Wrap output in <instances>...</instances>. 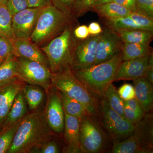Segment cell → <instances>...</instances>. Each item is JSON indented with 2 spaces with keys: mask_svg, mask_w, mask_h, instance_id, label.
<instances>
[{
  "mask_svg": "<svg viewBox=\"0 0 153 153\" xmlns=\"http://www.w3.org/2000/svg\"><path fill=\"white\" fill-rule=\"evenodd\" d=\"M54 132L47 123L44 111L28 113L20 122L7 153H30L53 138Z\"/></svg>",
  "mask_w": 153,
  "mask_h": 153,
  "instance_id": "6da1fadb",
  "label": "cell"
},
{
  "mask_svg": "<svg viewBox=\"0 0 153 153\" xmlns=\"http://www.w3.org/2000/svg\"><path fill=\"white\" fill-rule=\"evenodd\" d=\"M77 25L76 20L49 43L40 47L47 57L52 73L71 68L74 48L78 40L74 35V28Z\"/></svg>",
  "mask_w": 153,
  "mask_h": 153,
  "instance_id": "7a4b0ae2",
  "label": "cell"
},
{
  "mask_svg": "<svg viewBox=\"0 0 153 153\" xmlns=\"http://www.w3.org/2000/svg\"><path fill=\"white\" fill-rule=\"evenodd\" d=\"M76 18L65 13L53 5L41 10L35 30L30 38L40 48L59 35Z\"/></svg>",
  "mask_w": 153,
  "mask_h": 153,
  "instance_id": "3957f363",
  "label": "cell"
},
{
  "mask_svg": "<svg viewBox=\"0 0 153 153\" xmlns=\"http://www.w3.org/2000/svg\"><path fill=\"white\" fill-rule=\"evenodd\" d=\"M122 50L109 60L88 68L71 70L73 74L94 94L102 96L112 83L122 59Z\"/></svg>",
  "mask_w": 153,
  "mask_h": 153,
  "instance_id": "277c9868",
  "label": "cell"
},
{
  "mask_svg": "<svg viewBox=\"0 0 153 153\" xmlns=\"http://www.w3.org/2000/svg\"><path fill=\"white\" fill-rule=\"evenodd\" d=\"M52 86L82 103L89 114H98V103L94 94L76 78L71 68L52 73Z\"/></svg>",
  "mask_w": 153,
  "mask_h": 153,
  "instance_id": "5b68a950",
  "label": "cell"
},
{
  "mask_svg": "<svg viewBox=\"0 0 153 153\" xmlns=\"http://www.w3.org/2000/svg\"><path fill=\"white\" fill-rule=\"evenodd\" d=\"M16 73L18 79L42 88L47 94L52 87V73L50 69L36 61L17 57Z\"/></svg>",
  "mask_w": 153,
  "mask_h": 153,
  "instance_id": "8992f818",
  "label": "cell"
},
{
  "mask_svg": "<svg viewBox=\"0 0 153 153\" xmlns=\"http://www.w3.org/2000/svg\"><path fill=\"white\" fill-rule=\"evenodd\" d=\"M101 96L102 98L98 104V114L106 131L115 141H120L131 136L134 124L111 109L104 97Z\"/></svg>",
  "mask_w": 153,
  "mask_h": 153,
  "instance_id": "52a82bcc",
  "label": "cell"
},
{
  "mask_svg": "<svg viewBox=\"0 0 153 153\" xmlns=\"http://www.w3.org/2000/svg\"><path fill=\"white\" fill-rule=\"evenodd\" d=\"M91 116L87 114L79 120L81 153H98L105 143L104 133Z\"/></svg>",
  "mask_w": 153,
  "mask_h": 153,
  "instance_id": "ba28073f",
  "label": "cell"
},
{
  "mask_svg": "<svg viewBox=\"0 0 153 153\" xmlns=\"http://www.w3.org/2000/svg\"><path fill=\"white\" fill-rule=\"evenodd\" d=\"M101 34L77 40L74 48L71 70L82 69L92 66L96 55L97 47Z\"/></svg>",
  "mask_w": 153,
  "mask_h": 153,
  "instance_id": "9c48e42d",
  "label": "cell"
},
{
  "mask_svg": "<svg viewBox=\"0 0 153 153\" xmlns=\"http://www.w3.org/2000/svg\"><path fill=\"white\" fill-rule=\"evenodd\" d=\"M48 95L44 114L52 131L60 134L63 132L65 125V114L58 91L52 86Z\"/></svg>",
  "mask_w": 153,
  "mask_h": 153,
  "instance_id": "30bf717a",
  "label": "cell"
},
{
  "mask_svg": "<svg viewBox=\"0 0 153 153\" xmlns=\"http://www.w3.org/2000/svg\"><path fill=\"white\" fill-rule=\"evenodd\" d=\"M123 42L114 30L107 27L102 31L97 43L93 65L104 62L122 50Z\"/></svg>",
  "mask_w": 153,
  "mask_h": 153,
  "instance_id": "8fae6325",
  "label": "cell"
},
{
  "mask_svg": "<svg viewBox=\"0 0 153 153\" xmlns=\"http://www.w3.org/2000/svg\"><path fill=\"white\" fill-rule=\"evenodd\" d=\"M42 8H27L12 16V30L15 38L30 39Z\"/></svg>",
  "mask_w": 153,
  "mask_h": 153,
  "instance_id": "7c38bea8",
  "label": "cell"
},
{
  "mask_svg": "<svg viewBox=\"0 0 153 153\" xmlns=\"http://www.w3.org/2000/svg\"><path fill=\"white\" fill-rule=\"evenodd\" d=\"M153 64V54L140 58L122 61L115 75L114 81L132 80L145 76L149 66Z\"/></svg>",
  "mask_w": 153,
  "mask_h": 153,
  "instance_id": "4fadbf2b",
  "label": "cell"
},
{
  "mask_svg": "<svg viewBox=\"0 0 153 153\" xmlns=\"http://www.w3.org/2000/svg\"><path fill=\"white\" fill-rule=\"evenodd\" d=\"M108 27L114 30H139L153 32V18L138 12H132L128 16L114 19H103Z\"/></svg>",
  "mask_w": 153,
  "mask_h": 153,
  "instance_id": "5bb4252c",
  "label": "cell"
},
{
  "mask_svg": "<svg viewBox=\"0 0 153 153\" xmlns=\"http://www.w3.org/2000/svg\"><path fill=\"white\" fill-rule=\"evenodd\" d=\"M11 41L13 46L14 55L36 61L49 68V62L46 55L30 39L15 38Z\"/></svg>",
  "mask_w": 153,
  "mask_h": 153,
  "instance_id": "9a60e30c",
  "label": "cell"
},
{
  "mask_svg": "<svg viewBox=\"0 0 153 153\" xmlns=\"http://www.w3.org/2000/svg\"><path fill=\"white\" fill-rule=\"evenodd\" d=\"M65 114L63 152L81 153L80 144V121L79 119Z\"/></svg>",
  "mask_w": 153,
  "mask_h": 153,
  "instance_id": "2e32d148",
  "label": "cell"
},
{
  "mask_svg": "<svg viewBox=\"0 0 153 153\" xmlns=\"http://www.w3.org/2000/svg\"><path fill=\"white\" fill-rule=\"evenodd\" d=\"M25 84L22 80L17 79L0 87V129L2 128L16 96Z\"/></svg>",
  "mask_w": 153,
  "mask_h": 153,
  "instance_id": "e0dca14e",
  "label": "cell"
},
{
  "mask_svg": "<svg viewBox=\"0 0 153 153\" xmlns=\"http://www.w3.org/2000/svg\"><path fill=\"white\" fill-rule=\"evenodd\" d=\"M135 98L145 113L150 112L153 107V84L145 76L133 80Z\"/></svg>",
  "mask_w": 153,
  "mask_h": 153,
  "instance_id": "ac0fdd59",
  "label": "cell"
},
{
  "mask_svg": "<svg viewBox=\"0 0 153 153\" xmlns=\"http://www.w3.org/2000/svg\"><path fill=\"white\" fill-rule=\"evenodd\" d=\"M149 112L145 114L142 119L134 124L132 135L143 146L153 149V118Z\"/></svg>",
  "mask_w": 153,
  "mask_h": 153,
  "instance_id": "d6986e66",
  "label": "cell"
},
{
  "mask_svg": "<svg viewBox=\"0 0 153 153\" xmlns=\"http://www.w3.org/2000/svg\"><path fill=\"white\" fill-rule=\"evenodd\" d=\"M22 90L16 96L2 128H9L18 123L27 114V105Z\"/></svg>",
  "mask_w": 153,
  "mask_h": 153,
  "instance_id": "ffe728a7",
  "label": "cell"
},
{
  "mask_svg": "<svg viewBox=\"0 0 153 153\" xmlns=\"http://www.w3.org/2000/svg\"><path fill=\"white\" fill-rule=\"evenodd\" d=\"M91 10L94 11L103 19H114L128 16L132 12L119 4L111 2L94 6Z\"/></svg>",
  "mask_w": 153,
  "mask_h": 153,
  "instance_id": "44dd1931",
  "label": "cell"
},
{
  "mask_svg": "<svg viewBox=\"0 0 153 153\" xmlns=\"http://www.w3.org/2000/svg\"><path fill=\"white\" fill-rule=\"evenodd\" d=\"M111 153H152L153 149L143 146L132 134L123 141H114Z\"/></svg>",
  "mask_w": 153,
  "mask_h": 153,
  "instance_id": "7402d4cb",
  "label": "cell"
},
{
  "mask_svg": "<svg viewBox=\"0 0 153 153\" xmlns=\"http://www.w3.org/2000/svg\"><path fill=\"white\" fill-rule=\"evenodd\" d=\"M122 61H125L140 58L153 54V49L150 44L123 42L122 48Z\"/></svg>",
  "mask_w": 153,
  "mask_h": 153,
  "instance_id": "603a6c76",
  "label": "cell"
},
{
  "mask_svg": "<svg viewBox=\"0 0 153 153\" xmlns=\"http://www.w3.org/2000/svg\"><path fill=\"white\" fill-rule=\"evenodd\" d=\"M114 31L124 43L150 44L152 41L153 32L147 30H120Z\"/></svg>",
  "mask_w": 153,
  "mask_h": 153,
  "instance_id": "cb8c5ba5",
  "label": "cell"
},
{
  "mask_svg": "<svg viewBox=\"0 0 153 153\" xmlns=\"http://www.w3.org/2000/svg\"><path fill=\"white\" fill-rule=\"evenodd\" d=\"M41 88L26 83L22 88L28 108L32 112L36 111L44 100V94Z\"/></svg>",
  "mask_w": 153,
  "mask_h": 153,
  "instance_id": "d4e9b609",
  "label": "cell"
},
{
  "mask_svg": "<svg viewBox=\"0 0 153 153\" xmlns=\"http://www.w3.org/2000/svg\"><path fill=\"white\" fill-rule=\"evenodd\" d=\"M58 91L64 112L69 115L77 118L79 120L86 115L89 114L85 106L82 103L71 98L61 91Z\"/></svg>",
  "mask_w": 153,
  "mask_h": 153,
  "instance_id": "484cf974",
  "label": "cell"
},
{
  "mask_svg": "<svg viewBox=\"0 0 153 153\" xmlns=\"http://www.w3.org/2000/svg\"><path fill=\"white\" fill-rule=\"evenodd\" d=\"M17 58L13 55L0 66V87L19 79L16 73Z\"/></svg>",
  "mask_w": 153,
  "mask_h": 153,
  "instance_id": "4316f807",
  "label": "cell"
},
{
  "mask_svg": "<svg viewBox=\"0 0 153 153\" xmlns=\"http://www.w3.org/2000/svg\"><path fill=\"white\" fill-rule=\"evenodd\" d=\"M106 99L111 108L122 116L124 115V100L120 97L118 91L111 83L105 89L102 95Z\"/></svg>",
  "mask_w": 153,
  "mask_h": 153,
  "instance_id": "83f0119b",
  "label": "cell"
},
{
  "mask_svg": "<svg viewBox=\"0 0 153 153\" xmlns=\"http://www.w3.org/2000/svg\"><path fill=\"white\" fill-rule=\"evenodd\" d=\"M145 114L135 98L124 102V117L132 123L138 122Z\"/></svg>",
  "mask_w": 153,
  "mask_h": 153,
  "instance_id": "f1b7e54d",
  "label": "cell"
},
{
  "mask_svg": "<svg viewBox=\"0 0 153 153\" xmlns=\"http://www.w3.org/2000/svg\"><path fill=\"white\" fill-rule=\"evenodd\" d=\"M12 16L6 5H0V37L8 38H15L12 27Z\"/></svg>",
  "mask_w": 153,
  "mask_h": 153,
  "instance_id": "f546056e",
  "label": "cell"
},
{
  "mask_svg": "<svg viewBox=\"0 0 153 153\" xmlns=\"http://www.w3.org/2000/svg\"><path fill=\"white\" fill-rule=\"evenodd\" d=\"M21 121L10 127L0 129V153H7Z\"/></svg>",
  "mask_w": 153,
  "mask_h": 153,
  "instance_id": "4dcf8cb0",
  "label": "cell"
},
{
  "mask_svg": "<svg viewBox=\"0 0 153 153\" xmlns=\"http://www.w3.org/2000/svg\"><path fill=\"white\" fill-rule=\"evenodd\" d=\"M13 52V46L11 40L0 37V66L14 55Z\"/></svg>",
  "mask_w": 153,
  "mask_h": 153,
  "instance_id": "1f68e13d",
  "label": "cell"
},
{
  "mask_svg": "<svg viewBox=\"0 0 153 153\" xmlns=\"http://www.w3.org/2000/svg\"><path fill=\"white\" fill-rule=\"evenodd\" d=\"M52 5L60 10L75 17L76 0H52Z\"/></svg>",
  "mask_w": 153,
  "mask_h": 153,
  "instance_id": "d6a6232c",
  "label": "cell"
},
{
  "mask_svg": "<svg viewBox=\"0 0 153 153\" xmlns=\"http://www.w3.org/2000/svg\"><path fill=\"white\" fill-rule=\"evenodd\" d=\"M59 146L56 141L53 139L48 140L37 147L31 153H60Z\"/></svg>",
  "mask_w": 153,
  "mask_h": 153,
  "instance_id": "836d02e7",
  "label": "cell"
},
{
  "mask_svg": "<svg viewBox=\"0 0 153 153\" xmlns=\"http://www.w3.org/2000/svg\"><path fill=\"white\" fill-rule=\"evenodd\" d=\"M6 7L13 16L17 13L28 8V0H8Z\"/></svg>",
  "mask_w": 153,
  "mask_h": 153,
  "instance_id": "e575fe53",
  "label": "cell"
},
{
  "mask_svg": "<svg viewBox=\"0 0 153 153\" xmlns=\"http://www.w3.org/2000/svg\"><path fill=\"white\" fill-rule=\"evenodd\" d=\"M137 12L153 18V0H136Z\"/></svg>",
  "mask_w": 153,
  "mask_h": 153,
  "instance_id": "d590c367",
  "label": "cell"
},
{
  "mask_svg": "<svg viewBox=\"0 0 153 153\" xmlns=\"http://www.w3.org/2000/svg\"><path fill=\"white\" fill-rule=\"evenodd\" d=\"M119 94L124 101L135 98V90L133 85L125 83L122 85L118 90Z\"/></svg>",
  "mask_w": 153,
  "mask_h": 153,
  "instance_id": "8d00e7d4",
  "label": "cell"
},
{
  "mask_svg": "<svg viewBox=\"0 0 153 153\" xmlns=\"http://www.w3.org/2000/svg\"><path fill=\"white\" fill-rule=\"evenodd\" d=\"M97 0H82L79 3L75 10V18L83 16L84 14L91 10Z\"/></svg>",
  "mask_w": 153,
  "mask_h": 153,
  "instance_id": "74e56055",
  "label": "cell"
},
{
  "mask_svg": "<svg viewBox=\"0 0 153 153\" xmlns=\"http://www.w3.org/2000/svg\"><path fill=\"white\" fill-rule=\"evenodd\" d=\"M74 37L78 40H83L88 38L89 35L88 27L86 25H77L74 30Z\"/></svg>",
  "mask_w": 153,
  "mask_h": 153,
  "instance_id": "f35d334b",
  "label": "cell"
},
{
  "mask_svg": "<svg viewBox=\"0 0 153 153\" xmlns=\"http://www.w3.org/2000/svg\"><path fill=\"white\" fill-rule=\"evenodd\" d=\"M114 2L125 7L131 12H137L136 0H113Z\"/></svg>",
  "mask_w": 153,
  "mask_h": 153,
  "instance_id": "ab89813d",
  "label": "cell"
},
{
  "mask_svg": "<svg viewBox=\"0 0 153 153\" xmlns=\"http://www.w3.org/2000/svg\"><path fill=\"white\" fill-rule=\"evenodd\" d=\"M28 8H42L52 5V0H28Z\"/></svg>",
  "mask_w": 153,
  "mask_h": 153,
  "instance_id": "60d3db41",
  "label": "cell"
},
{
  "mask_svg": "<svg viewBox=\"0 0 153 153\" xmlns=\"http://www.w3.org/2000/svg\"><path fill=\"white\" fill-rule=\"evenodd\" d=\"M88 27L90 36L99 35L103 31L100 25L97 22H91L89 24Z\"/></svg>",
  "mask_w": 153,
  "mask_h": 153,
  "instance_id": "b9f144b4",
  "label": "cell"
},
{
  "mask_svg": "<svg viewBox=\"0 0 153 153\" xmlns=\"http://www.w3.org/2000/svg\"><path fill=\"white\" fill-rule=\"evenodd\" d=\"M145 77L153 84V64L151 65L148 68Z\"/></svg>",
  "mask_w": 153,
  "mask_h": 153,
  "instance_id": "7bdbcfd3",
  "label": "cell"
},
{
  "mask_svg": "<svg viewBox=\"0 0 153 153\" xmlns=\"http://www.w3.org/2000/svg\"><path fill=\"white\" fill-rule=\"evenodd\" d=\"M112 1L113 0H97L92 7L94 6L106 4V3L111 2H112Z\"/></svg>",
  "mask_w": 153,
  "mask_h": 153,
  "instance_id": "ee69618b",
  "label": "cell"
},
{
  "mask_svg": "<svg viewBox=\"0 0 153 153\" xmlns=\"http://www.w3.org/2000/svg\"><path fill=\"white\" fill-rule=\"evenodd\" d=\"M8 0H0V5H6Z\"/></svg>",
  "mask_w": 153,
  "mask_h": 153,
  "instance_id": "f6af8a7d",
  "label": "cell"
},
{
  "mask_svg": "<svg viewBox=\"0 0 153 153\" xmlns=\"http://www.w3.org/2000/svg\"><path fill=\"white\" fill-rule=\"evenodd\" d=\"M82 1V0H76V8H75V10H76V7H77V6L78 5V4H79V3L81 2V1ZM74 15H75V13H74Z\"/></svg>",
  "mask_w": 153,
  "mask_h": 153,
  "instance_id": "bcb514c9",
  "label": "cell"
}]
</instances>
